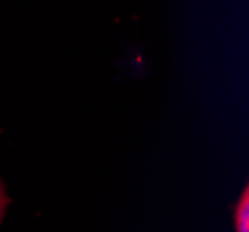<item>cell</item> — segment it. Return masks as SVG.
<instances>
[{"mask_svg": "<svg viewBox=\"0 0 249 232\" xmlns=\"http://www.w3.org/2000/svg\"><path fill=\"white\" fill-rule=\"evenodd\" d=\"M234 231L249 232V191H242L236 210H234Z\"/></svg>", "mask_w": 249, "mask_h": 232, "instance_id": "obj_1", "label": "cell"}, {"mask_svg": "<svg viewBox=\"0 0 249 232\" xmlns=\"http://www.w3.org/2000/svg\"><path fill=\"white\" fill-rule=\"evenodd\" d=\"M6 204H8V199H6V195H4V190H2V186H0V217H2V214H4V208H6Z\"/></svg>", "mask_w": 249, "mask_h": 232, "instance_id": "obj_2", "label": "cell"}]
</instances>
